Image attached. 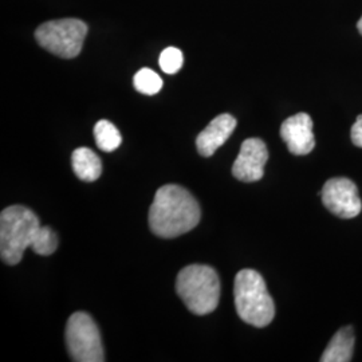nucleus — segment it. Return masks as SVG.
Listing matches in <instances>:
<instances>
[{
  "instance_id": "nucleus-1",
  "label": "nucleus",
  "mask_w": 362,
  "mask_h": 362,
  "mask_svg": "<svg viewBox=\"0 0 362 362\" xmlns=\"http://www.w3.org/2000/svg\"><path fill=\"white\" fill-rule=\"evenodd\" d=\"M200 207L192 194L177 184L158 188L149 209L152 233L165 239L192 231L200 221Z\"/></svg>"
},
{
  "instance_id": "nucleus-2",
  "label": "nucleus",
  "mask_w": 362,
  "mask_h": 362,
  "mask_svg": "<svg viewBox=\"0 0 362 362\" xmlns=\"http://www.w3.org/2000/svg\"><path fill=\"white\" fill-rule=\"evenodd\" d=\"M39 218L23 206L4 208L0 215V257L8 264H18L40 233Z\"/></svg>"
},
{
  "instance_id": "nucleus-3",
  "label": "nucleus",
  "mask_w": 362,
  "mask_h": 362,
  "mask_svg": "<svg viewBox=\"0 0 362 362\" xmlns=\"http://www.w3.org/2000/svg\"><path fill=\"white\" fill-rule=\"evenodd\" d=\"M238 315L248 325L266 327L275 317V305L263 276L255 270L245 269L236 274L233 285Z\"/></svg>"
},
{
  "instance_id": "nucleus-4",
  "label": "nucleus",
  "mask_w": 362,
  "mask_h": 362,
  "mask_svg": "<svg viewBox=\"0 0 362 362\" xmlns=\"http://www.w3.org/2000/svg\"><path fill=\"white\" fill-rule=\"evenodd\" d=\"M176 291L188 310L206 315L219 305V275L206 264L187 266L177 275Z\"/></svg>"
},
{
  "instance_id": "nucleus-5",
  "label": "nucleus",
  "mask_w": 362,
  "mask_h": 362,
  "mask_svg": "<svg viewBox=\"0 0 362 362\" xmlns=\"http://www.w3.org/2000/svg\"><path fill=\"white\" fill-rule=\"evenodd\" d=\"M88 35V26L79 19L50 21L37 28L35 39L43 49L61 58H76Z\"/></svg>"
},
{
  "instance_id": "nucleus-6",
  "label": "nucleus",
  "mask_w": 362,
  "mask_h": 362,
  "mask_svg": "<svg viewBox=\"0 0 362 362\" xmlns=\"http://www.w3.org/2000/svg\"><path fill=\"white\" fill-rule=\"evenodd\" d=\"M66 344L76 362H104V348L98 326L88 313H74L66 325Z\"/></svg>"
},
{
  "instance_id": "nucleus-7",
  "label": "nucleus",
  "mask_w": 362,
  "mask_h": 362,
  "mask_svg": "<svg viewBox=\"0 0 362 362\" xmlns=\"http://www.w3.org/2000/svg\"><path fill=\"white\" fill-rule=\"evenodd\" d=\"M321 197L326 209L341 219H353L361 214L358 188L348 177H334L326 181Z\"/></svg>"
},
{
  "instance_id": "nucleus-8",
  "label": "nucleus",
  "mask_w": 362,
  "mask_h": 362,
  "mask_svg": "<svg viewBox=\"0 0 362 362\" xmlns=\"http://www.w3.org/2000/svg\"><path fill=\"white\" fill-rule=\"evenodd\" d=\"M269 160V151L263 140L247 139L233 165V175L243 182H255L264 175V165Z\"/></svg>"
},
{
  "instance_id": "nucleus-9",
  "label": "nucleus",
  "mask_w": 362,
  "mask_h": 362,
  "mask_svg": "<svg viewBox=\"0 0 362 362\" xmlns=\"http://www.w3.org/2000/svg\"><path fill=\"white\" fill-rule=\"evenodd\" d=\"M281 137L290 153L309 155L315 146L311 117L308 113H298L296 116L288 117L281 127Z\"/></svg>"
},
{
  "instance_id": "nucleus-10",
  "label": "nucleus",
  "mask_w": 362,
  "mask_h": 362,
  "mask_svg": "<svg viewBox=\"0 0 362 362\" xmlns=\"http://www.w3.org/2000/svg\"><path fill=\"white\" fill-rule=\"evenodd\" d=\"M235 128L236 119L231 115L224 113L214 118L196 139L197 152L204 157H211L231 137Z\"/></svg>"
},
{
  "instance_id": "nucleus-11",
  "label": "nucleus",
  "mask_w": 362,
  "mask_h": 362,
  "mask_svg": "<svg viewBox=\"0 0 362 362\" xmlns=\"http://www.w3.org/2000/svg\"><path fill=\"white\" fill-rule=\"evenodd\" d=\"M354 330L351 326L339 329L329 342L321 357V362H349L353 358Z\"/></svg>"
},
{
  "instance_id": "nucleus-12",
  "label": "nucleus",
  "mask_w": 362,
  "mask_h": 362,
  "mask_svg": "<svg viewBox=\"0 0 362 362\" xmlns=\"http://www.w3.org/2000/svg\"><path fill=\"white\" fill-rule=\"evenodd\" d=\"M71 165L78 179L86 182H93L103 175V161L89 148L76 149L71 156Z\"/></svg>"
},
{
  "instance_id": "nucleus-13",
  "label": "nucleus",
  "mask_w": 362,
  "mask_h": 362,
  "mask_svg": "<svg viewBox=\"0 0 362 362\" xmlns=\"http://www.w3.org/2000/svg\"><path fill=\"white\" fill-rule=\"evenodd\" d=\"M94 139L98 149L103 152L110 153L115 152L122 143V137L116 125H113L107 119H101L94 127Z\"/></svg>"
},
{
  "instance_id": "nucleus-14",
  "label": "nucleus",
  "mask_w": 362,
  "mask_h": 362,
  "mask_svg": "<svg viewBox=\"0 0 362 362\" xmlns=\"http://www.w3.org/2000/svg\"><path fill=\"white\" fill-rule=\"evenodd\" d=\"M136 90L145 95H155L163 88V79L153 70L144 67L133 78Z\"/></svg>"
},
{
  "instance_id": "nucleus-15",
  "label": "nucleus",
  "mask_w": 362,
  "mask_h": 362,
  "mask_svg": "<svg viewBox=\"0 0 362 362\" xmlns=\"http://www.w3.org/2000/svg\"><path fill=\"white\" fill-rule=\"evenodd\" d=\"M58 247V235L52 231L49 226H45L40 228L35 242L33 243V251L42 257H47L55 252Z\"/></svg>"
},
{
  "instance_id": "nucleus-16",
  "label": "nucleus",
  "mask_w": 362,
  "mask_h": 362,
  "mask_svg": "<svg viewBox=\"0 0 362 362\" xmlns=\"http://www.w3.org/2000/svg\"><path fill=\"white\" fill-rule=\"evenodd\" d=\"M184 58L182 52L176 49V47H168L164 52H161L158 64L164 73L167 74H176L182 66Z\"/></svg>"
},
{
  "instance_id": "nucleus-17",
  "label": "nucleus",
  "mask_w": 362,
  "mask_h": 362,
  "mask_svg": "<svg viewBox=\"0 0 362 362\" xmlns=\"http://www.w3.org/2000/svg\"><path fill=\"white\" fill-rule=\"evenodd\" d=\"M350 136H351V141H353V144H354L356 146H358V148H362V115L357 117V121H356L354 125L351 127Z\"/></svg>"
},
{
  "instance_id": "nucleus-18",
  "label": "nucleus",
  "mask_w": 362,
  "mask_h": 362,
  "mask_svg": "<svg viewBox=\"0 0 362 362\" xmlns=\"http://www.w3.org/2000/svg\"><path fill=\"white\" fill-rule=\"evenodd\" d=\"M357 27H358V31L361 33L362 35V18L361 19H360V21H358V23H357Z\"/></svg>"
}]
</instances>
